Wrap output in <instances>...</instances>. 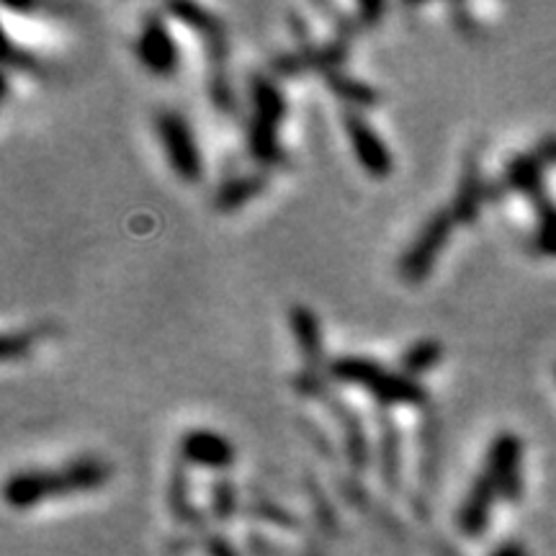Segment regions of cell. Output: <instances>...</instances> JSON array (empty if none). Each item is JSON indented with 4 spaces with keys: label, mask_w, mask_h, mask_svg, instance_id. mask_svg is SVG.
<instances>
[{
    "label": "cell",
    "mask_w": 556,
    "mask_h": 556,
    "mask_svg": "<svg viewBox=\"0 0 556 556\" xmlns=\"http://www.w3.org/2000/svg\"><path fill=\"white\" fill-rule=\"evenodd\" d=\"M109 464L99 456H80L52 471H18L5 482V500L13 507H31L47 497H67L109 482Z\"/></svg>",
    "instance_id": "obj_1"
},
{
    "label": "cell",
    "mask_w": 556,
    "mask_h": 556,
    "mask_svg": "<svg viewBox=\"0 0 556 556\" xmlns=\"http://www.w3.org/2000/svg\"><path fill=\"white\" fill-rule=\"evenodd\" d=\"M330 377L343 381V384L364 387L379 409H389L394 405L420 407L428 402V392L420 381L407 377V374L389 371L377 361L361 356H345L330 364Z\"/></svg>",
    "instance_id": "obj_2"
},
{
    "label": "cell",
    "mask_w": 556,
    "mask_h": 556,
    "mask_svg": "<svg viewBox=\"0 0 556 556\" xmlns=\"http://www.w3.org/2000/svg\"><path fill=\"white\" fill-rule=\"evenodd\" d=\"M250 96H253V122L248 131L250 155L261 165H281L287 155L278 144V127L287 119V99H283L281 88L266 75H253Z\"/></svg>",
    "instance_id": "obj_3"
},
{
    "label": "cell",
    "mask_w": 556,
    "mask_h": 556,
    "mask_svg": "<svg viewBox=\"0 0 556 556\" xmlns=\"http://www.w3.org/2000/svg\"><path fill=\"white\" fill-rule=\"evenodd\" d=\"M544 168L536 152H526V155H516L507 163L503 189L520 191L533 204V212L539 217V235L536 248L539 253L552 255L556 258V204L548 199V191L544 186Z\"/></svg>",
    "instance_id": "obj_4"
},
{
    "label": "cell",
    "mask_w": 556,
    "mask_h": 556,
    "mask_svg": "<svg viewBox=\"0 0 556 556\" xmlns=\"http://www.w3.org/2000/svg\"><path fill=\"white\" fill-rule=\"evenodd\" d=\"M454 214L451 208H438V212L430 214L426 225L420 227L413 245L405 250L400 261V274L409 283H420L422 278L430 276L433 270L438 255L443 253L446 242L451 238V229H454Z\"/></svg>",
    "instance_id": "obj_5"
},
{
    "label": "cell",
    "mask_w": 556,
    "mask_h": 556,
    "mask_svg": "<svg viewBox=\"0 0 556 556\" xmlns=\"http://www.w3.org/2000/svg\"><path fill=\"white\" fill-rule=\"evenodd\" d=\"M484 475L495 484L497 495L520 503L523 495V443L516 433H500L490 443L484 462Z\"/></svg>",
    "instance_id": "obj_6"
},
{
    "label": "cell",
    "mask_w": 556,
    "mask_h": 556,
    "mask_svg": "<svg viewBox=\"0 0 556 556\" xmlns=\"http://www.w3.org/2000/svg\"><path fill=\"white\" fill-rule=\"evenodd\" d=\"M155 129L165 155L170 160V168L184 180H199L204 165H201V152L197 148V139L191 135L189 122L178 111H160Z\"/></svg>",
    "instance_id": "obj_7"
},
{
    "label": "cell",
    "mask_w": 556,
    "mask_h": 556,
    "mask_svg": "<svg viewBox=\"0 0 556 556\" xmlns=\"http://www.w3.org/2000/svg\"><path fill=\"white\" fill-rule=\"evenodd\" d=\"M343 124H345L348 137H351L353 152H356L361 168H364L371 178L392 176L394 157L392 152L387 150L384 139L371 129V124H366L364 116L356 114V111H345Z\"/></svg>",
    "instance_id": "obj_8"
},
{
    "label": "cell",
    "mask_w": 556,
    "mask_h": 556,
    "mask_svg": "<svg viewBox=\"0 0 556 556\" xmlns=\"http://www.w3.org/2000/svg\"><path fill=\"white\" fill-rule=\"evenodd\" d=\"M137 58L150 73L173 75L178 70V47L173 41L168 26L157 13H148L142 18V29L137 37Z\"/></svg>",
    "instance_id": "obj_9"
},
{
    "label": "cell",
    "mask_w": 556,
    "mask_h": 556,
    "mask_svg": "<svg viewBox=\"0 0 556 556\" xmlns=\"http://www.w3.org/2000/svg\"><path fill=\"white\" fill-rule=\"evenodd\" d=\"M180 462L193 467L225 471L235 464V446L214 430H189L180 438Z\"/></svg>",
    "instance_id": "obj_10"
},
{
    "label": "cell",
    "mask_w": 556,
    "mask_h": 556,
    "mask_svg": "<svg viewBox=\"0 0 556 556\" xmlns=\"http://www.w3.org/2000/svg\"><path fill=\"white\" fill-rule=\"evenodd\" d=\"M348 45H351L348 34H336V39L323 47L309 45L294 54H283V58L274 62V70L281 75H299L304 70H325V73H332L345 60Z\"/></svg>",
    "instance_id": "obj_11"
},
{
    "label": "cell",
    "mask_w": 556,
    "mask_h": 556,
    "mask_svg": "<svg viewBox=\"0 0 556 556\" xmlns=\"http://www.w3.org/2000/svg\"><path fill=\"white\" fill-rule=\"evenodd\" d=\"M291 330H294V340L302 351L304 358V374H317L319 366H323V330H319V319L315 312L304 304H296L294 309L289 312Z\"/></svg>",
    "instance_id": "obj_12"
},
{
    "label": "cell",
    "mask_w": 556,
    "mask_h": 556,
    "mask_svg": "<svg viewBox=\"0 0 556 556\" xmlns=\"http://www.w3.org/2000/svg\"><path fill=\"white\" fill-rule=\"evenodd\" d=\"M484 197H486V184L482 178V170H479L477 157H469L467 163H464V173L462 178H458L454 204H451V214H454V219L462 222V225H471V222L479 217V212H482Z\"/></svg>",
    "instance_id": "obj_13"
},
{
    "label": "cell",
    "mask_w": 556,
    "mask_h": 556,
    "mask_svg": "<svg viewBox=\"0 0 556 556\" xmlns=\"http://www.w3.org/2000/svg\"><path fill=\"white\" fill-rule=\"evenodd\" d=\"M497 490L495 484L490 482V477L479 475L469 486V495L462 503V510H458V526L467 536H479L484 531L486 520H490L492 503H495Z\"/></svg>",
    "instance_id": "obj_14"
},
{
    "label": "cell",
    "mask_w": 556,
    "mask_h": 556,
    "mask_svg": "<svg viewBox=\"0 0 556 556\" xmlns=\"http://www.w3.org/2000/svg\"><path fill=\"white\" fill-rule=\"evenodd\" d=\"M319 400L330 407L332 417H336L340 430H343L348 462H351L356 469H364L368 464V441H366L364 426H361L358 415L353 413V407H348L343 400L332 397V394H328V392L319 394Z\"/></svg>",
    "instance_id": "obj_15"
},
{
    "label": "cell",
    "mask_w": 556,
    "mask_h": 556,
    "mask_svg": "<svg viewBox=\"0 0 556 556\" xmlns=\"http://www.w3.org/2000/svg\"><path fill=\"white\" fill-rule=\"evenodd\" d=\"M379 420V464H381V477H384L387 486H397L400 484V471H402V454H400V430L394 426L392 415L387 409H379L377 415Z\"/></svg>",
    "instance_id": "obj_16"
},
{
    "label": "cell",
    "mask_w": 556,
    "mask_h": 556,
    "mask_svg": "<svg viewBox=\"0 0 556 556\" xmlns=\"http://www.w3.org/2000/svg\"><path fill=\"white\" fill-rule=\"evenodd\" d=\"M268 180L261 173H250V176H240L232 180H225L217 191V208L219 212H235V208L245 206L250 199L261 197L266 191Z\"/></svg>",
    "instance_id": "obj_17"
},
{
    "label": "cell",
    "mask_w": 556,
    "mask_h": 556,
    "mask_svg": "<svg viewBox=\"0 0 556 556\" xmlns=\"http://www.w3.org/2000/svg\"><path fill=\"white\" fill-rule=\"evenodd\" d=\"M325 83L332 93L338 96L340 101L353 103V106H377L379 93L368 83H361L351 75L340 73V70H332V73H325Z\"/></svg>",
    "instance_id": "obj_18"
},
{
    "label": "cell",
    "mask_w": 556,
    "mask_h": 556,
    "mask_svg": "<svg viewBox=\"0 0 556 556\" xmlns=\"http://www.w3.org/2000/svg\"><path fill=\"white\" fill-rule=\"evenodd\" d=\"M443 358V345L438 343L433 338H426V340H417L407 348L405 353H402V374H407V377H420V374L430 371V368L441 364Z\"/></svg>",
    "instance_id": "obj_19"
},
{
    "label": "cell",
    "mask_w": 556,
    "mask_h": 556,
    "mask_svg": "<svg viewBox=\"0 0 556 556\" xmlns=\"http://www.w3.org/2000/svg\"><path fill=\"white\" fill-rule=\"evenodd\" d=\"M168 11L180 21V24L191 26V29L199 31L204 39L225 37V29H222V21L214 16V13H208L204 5H197V3H170Z\"/></svg>",
    "instance_id": "obj_20"
},
{
    "label": "cell",
    "mask_w": 556,
    "mask_h": 556,
    "mask_svg": "<svg viewBox=\"0 0 556 556\" xmlns=\"http://www.w3.org/2000/svg\"><path fill=\"white\" fill-rule=\"evenodd\" d=\"M170 507L178 513V518L191 520V523H199V513L193 510V505L189 503V479H186L184 467H178L173 471L170 479Z\"/></svg>",
    "instance_id": "obj_21"
},
{
    "label": "cell",
    "mask_w": 556,
    "mask_h": 556,
    "mask_svg": "<svg viewBox=\"0 0 556 556\" xmlns=\"http://www.w3.org/2000/svg\"><path fill=\"white\" fill-rule=\"evenodd\" d=\"M212 505H214V513H217L219 520L232 518L235 505H238V495H235V486L229 484L227 479H219V482L214 484Z\"/></svg>",
    "instance_id": "obj_22"
},
{
    "label": "cell",
    "mask_w": 556,
    "mask_h": 556,
    "mask_svg": "<svg viewBox=\"0 0 556 556\" xmlns=\"http://www.w3.org/2000/svg\"><path fill=\"white\" fill-rule=\"evenodd\" d=\"M3 62H5V67H21V70H26V73H39L37 58L26 50H18V47L11 41V37H5V41H3Z\"/></svg>",
    "instance_id": "obj_23"
},
{
    "label": "cell",
    "mask_w": 556,
    "mask_h": 556,
    "mask_svg": "<svg viewBox=\"0 0 556 556\" xmlns=\"http://www.w3.org/2000/svg\"><path fill=\"white\" fill-rule=\"evenodd\" d=\"M29 345H31V336H21V332L13 336L11 332V336L3 338V358L11 361L16 356H24V353L29 351Z\"/></svg>",
    "instance_id": "obj_24"
},
{
    "label": "cell",
    "mask_w": 556,
    "mask_h": 556,
    "mask_svg": "<svg viewBox=\"0 0 556 556\" xmlns=\"http://www.w3.org/2000/svg\"><path fill=\"white\" fill-rule=\"evenodd\" d=\"M381 11H384V5H381V3H361V5H358V18H356V24H358V26L377 24V18L381 16Z\"/></svg>",
    "instance_id": "obj_25"
},
{
    "label": "cell",
    "mask_w": 556,
    "mask_h": 556,
    "mask_svg": "<svg viewBox=\"0 0 556 556\" xmlns=\"http://www.w3.org/2000/svg\"><path fill=\"white\" fill-rule=\"evenodd\" d=\"M536 155L541 157V163L544 165H556V135L552 137H544L541 142L536 144Z\"/></svg>",
    "instance_id": "obj_26"
},
{
    "label": "cell",
    "mask_w": 556,
    "mask_h": 556,
    "mask_svg": "<svg viewBox=\"0 0 556 556\" xmlns=\"http://www.w3.org/2000/svg\"><path fill=\"white\" fill-rule=\"evenodd\" d=\"M495 556H526V552L518 544H507V546L500 548Z\"/></svg>",
    "instance_id": "obj_27"
}]
</instances>
